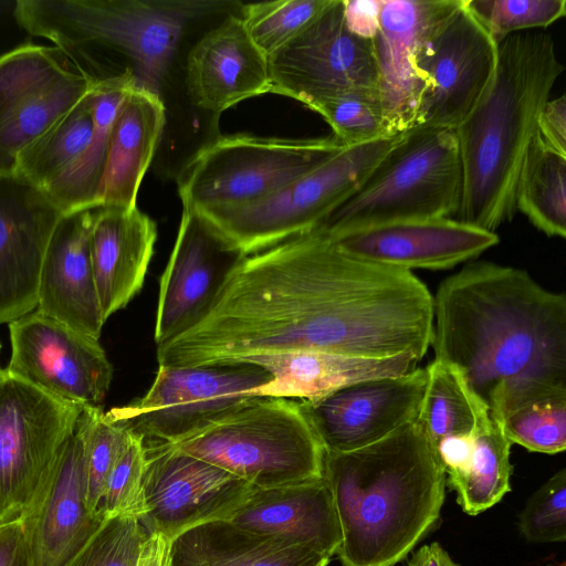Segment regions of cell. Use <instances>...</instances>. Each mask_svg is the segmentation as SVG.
Here are the masks:
<instances>
[{
	"instance_id": "1",
	"label": "cell",
	"mask_w": 566,
	"mask_h": 566,
	"mask_svg": "<svg viewBox=\"0 0 566 566\" xmlns=\"http://www.w3.org/2000/svg\"><path fill=\"white\" fill-rule=\"evenodd\" d=\"M432 325L433 296L411 271L358 259L315 228L245 255L211 311L157 346V361L231 364L284 352L421 360Z\"/></svg>"
},
{
	"instance_id": "2",
	"label": "cell",
	"mask_w": 566,
	"mask_h": 566,
	"mask_svg": "<svg viewBox=\"0 0 566 566\" xmlns=\"http://www.w3.org/2000/svg\"><path fill=\"white\" fill-rule=\"evenodd\" d=\"M430 346L499 422L522 405L566 391V296L525 270L470 262L433 296Z\"/></svg>"
},
{
	"instance_id": "3",
	"label": "cell",
	"mask_w": 566,
	"mask_h": 566,
	"mask_svg": "<svg viewBox=\"0 0 566 566\" xmlns=\"http://www.w3.org/2000/svg\"><path fill=\"white\" fill-rule=\"evenodd\" d=\"M324 479L340 524L343 566H394L440 520L446 473L418 418L367 447L325 452Z\"/></svg>"
},
{
	"instance_id": "4",
	"label": "cell",
	"mask_w": 566,
	"mask_h": 566,
	"mask_svg": "<svg viewBox=\"0 0 566 566\" xmlns=\"http://www.w3.org/2000/svg\"><path fill=\"white\" fill-rule=\"evenodd\" d=\"M563 71L554 40L545 31L517 32L499 42L489 90L454 129L463 176L455 219L492 232L513 219L522 164Z\"/></svg>"
},
{
	"instance_id": "5",
	"label": "cell",
	"mask_w": 566,
	"mask_h": 566,
	"mask_svg": "<svg viewBox=\"0 0 566 566\" xmlns=\"http://www.w3.org/2000/svg\"><path fill=\"white\" fill-rule=\"evenodd\" d=\"M231 2L193 0H19L21 28L50 40L93 87L111 55L130 64L137 87L160 95L187 21Z\"/></svg>"
},
{
	"instance_id": "6",
	"label": "cell",
	"mask_w": 566,
	"mask_h": 566,
	"mask_svg": "<svg viewBox=\"0 0 566 566\" xmlns=\"http://www.w3.org/2000/svg\"><path fill=\"white\" fill-rule=\"evenodd\" d=\"M463 176L455 132H403L360 187L317 228L336 235L402 220L457 216Z\"/></svg>"
},
{
	"instance_id": "7",
	"label": "cell",
	"mask_w": 566,
	"mask_h": 566,
	"mask_svg": "<svg viewBox=\"0 0 566 566\" xmlns=\"http://www.w3.org/2000/svg\"><path fill=\"white\" fill-rule=\"evenodd\" d=\"M171 444L256 489L324 476L325 450L295 399L253 397Z\"/></svg>"
},
{
	"instance_id": "8",
	"label": "cell",
	"mask_w": 566,
	"mask_h": 566,
	"mask_svg": "<svg viewBox=\"0 0 566 566\" xmlns=\"http://www.w3.org/2000/svg\"><path fill=\"white\" fill-rule=\"evenodd\" d=\"M345 147L317 138L232 134L202 145L182 166L177 190L182 208L210 212L262 200Z\"/></svg>"
},
{
	"instance_id": "9",
	"label": "cell",
	"mask_w": 566,
	"mask_h": 566,
	"mask_svg": "<svg viewBox=\"0 0 566 566\" xmlns=\"http://www.w3.org/2000/svg\"><path fill=\"white\" fill-rule=\"evenodd\" d=\"M401 134L345 146L319 166L251 205L197 213L244 255L263 251L321 226L360 187Z\"/></svg>"
},
{
	"instance_id": "10",
	"label": "cell",
	"mask_w": 566,
	"mask_h": 566,
	"mask_svg": "<svg viewBox=\"0 0 566 566\" xmlns=\"http://www.w3.org/2000/svg\"><path fill=\"white\" fill-rule=\"evenodd\" d=\"M272 380L250 363L158 366L143 397L108 411L144 446L175 443L258 397Z\"/></svg>"
},
{
	"instance_id": "11",
	"label": "cell",
	"mask_w": 566,
	"mask_h": 566,
	"mask_svg": "<svg viewBox=\"0 0 566 566\" xmlns=\"http://www.w3.org/2000/svg\"><path fill=\"white\" fill-rule=\"evenodd\" d=\"M83 406L0 375V513H24L46 482Z\"/></svg>"
},
{
	"instance_id": "12",
	"label": "cell",
	"mask_w": 566,
	"mask_h": 566,
	"mask_svg": "<svg viewBox=\"0 0 566 566\" xmlns=\"http://www.w3.org/2000/svg\"><path fill=\"white\" fill-rule=\"evenodd\" d=\"M93 90L56 46L29 42L0 55V175L14 174L20 153Z\"/></svg>"
},
{
	"instance_id": "13",
	"label": "cell",
	"mask_w": 566,
	"mask_h": 566,
	"mask_svg": "<svg viewBox=\"0 0 566 566\" xmlns=\"http://www.w3.org/2000/svg\"><path fill=\"white\" fill-rule=\"evenodd\" d=\"M343 8V0H333L302 33L268 57L271 93L315 112L342 94L378 92L371 40L348 31Z\"/></svg>"
},
{
	"instance_id": "14",
	"label": "cell",
	"mask_w": 566,
	"mask_h": 566,
	"mask_svg": "<svg viewBox=\"0 0 566 566\" xmlns=\"http://www.w3.org/2000/svg\"><path fill=\"white\" fill-rule=\"evenodd\" d=\"M497 57L499 43L463 0L417 53L415 65L428 86L416 126L458 128L489 90Z\"/></svg>"
},
{
	"instance_id": "15",
	"label": "cell",
	"mask_w": 566,
	"mask_h": 566,
	"mask_svg": "<svg viewBox=\"0 0 566 566\" xmlns=\"http://www.w3.org/2000/svg\"><path fill=\"white\" fill-rule=\"evenodd\" d=\"M138 520L167 541L213 520H228L254 489L223 469L171 443L145 446Z\"/></svg>"
},
{
	"instance_id": "16",
	"label": "cell",
	"mask_w": 566,
	"mask_h": 566,
	"mask_svg": "<svg viewBox=\"0 0 566 566\" xmlns=\"http://www.w3.org/2000/svg\"><path fill=\"white\" fill-rule=\"evenodd\" d=\"M7 370L49 395L80 406H101L113 366L99 340L36 308L9 323Z\"/></svg>"
},
{
	"instance_id": "17",
	"label": "cell",
	"mask_w": 566,
	"mask_h": 566,
	"mask_svg": "<svg viewBox=\"0 0 566 566\" xmlns=\"http://www.w3.org/2000/svg\"><path fill=\"white\" fill-rule=\"evenodd\" d=\"M244 256L196 211L182 208L175 245L159 281L157 346L191 329L211 311Z\"/></svg>"
},
{
	"instance_id": "18",
	"label": "cell",
	"mask_w": 566,
	"mask_h": 566,
	"mask_svg": "<svg viewBox=\"0 0 566 566\" xmlns=\"http://www.w3.org/2000/svg\"><path fill=\"white\" fill-rule=\"evenodd\" d=\"M427 368L359 381L322 398L301 401L325 452L373 444L418 418Z\"/></svg>"
},
{
	"instance_id": "19",
	"label": "cell",
	"mask_w": 566,
	"mask_h": 566,
	"mask_svg": "<svg viewBox=\"0 0 566 566\" xmlns=\"http://www.w3.org/2000/svg\"><path fill=\"white\" fill-rule=\"evenodd\" d=\"M463 0H381L379 27L371 40L378 96L388 136L416 126L427 80L415 63L424 39Z\"/></svg>"
},
{
	"instance_id": "20",
	"label": "cell",
	"mask_w": 566,
	"mask_h": 566,
	"mask_svg": "<svg viewBox=\"0 0 566 566\" xmlns=\"http://www.w3.org/2000/svg\"><path fill=\"white\" fill-rule=\"evenodd\" d=\"M84 438L82 408L46 482L22 514L31 566H64L105 521L88 505Z\"/></svg>"
},
{
	"instance_id": "21",
	"label": "cell",
	"mask_w": 566,
	"mask_h": 566,
	"mask_svg": "<svg viewBox=\"0 0 566 566\" xmlns=\"http://www.w3.org/2000/svg\"><path fill=\"white\" fill-rule=\"evenodd\" d=\"M62 216L43 190L0 175V324L36 308L43 258Z\"/></svg>"
},
{
	"instance_id": "22",
	"label": "cell",
	"mask_w": 566,
	"mask_h": 566,
	"mask_svg": "<svg viewBox=\"0 0 566 566\" xmlns=\"http://www.w3.org/2000/svg\"><path fill=\"white\" fill-rule=\"evenodd\" d=\"M329 237L358 259L408 271L450 269L500 241L496 232L447 217L395 221Z\"/></svg>"
},
{
	"instance_id": "23",
	"label": "cell",
	"mask_w": 566,
	"mask_h": 566,
	"mask_svg": "<svg viewBox=\"0 0 566 566\" xmlns=\"http://www.w3.org/2000/svg\"><path fill=\"white\" fill-rule=\"evenodd\" d=\"M187 87L192 103L214 115L271 93L268 57L240 15L228 14L189 51Z\"/></svg>"
},
{
	"instance_id": "24",
	"label": "cell",
	"mask_w": 566,
	"mask_h": 566,
	"mask_svg": "<svg viewBox=\"0 0 566 566\" xmlns=\"http://www.w3.org/2000/svg\"><path fill=\"white\" fill-rule=\"evenodd\" d=\"M91 208L64 213L43 258L36 310L99 339L105 321L90 253Z\"/></svg>"
},
{
	"instance_id": "25",
	"label": "cell",
	"mask_w": 566,
	"mask_h": 566,
	"mask_svg": "<svg viewBox=\"0 0 566 566\" xmlns=\"http://www.w3.org/2000/svg\"><path fill=\"white\" fill-rule=\"evenodd\" d=\"M156 240V222L138 207L91 208L90 253L105 323L140 291Z\"/></svg>"
},
{
	"instance_id": "26",
	"label": "cell",
	"mask_w": 566,
	"mask_h": 566,
	"mask_svg": "<svg viewBox=\"0 0 566 566\" xmlns=\"http://www.w3.org/2000/svg\"><path fill=\"white\" fill-rule=\"evenodd\" d=\"M248 531L291 538L331 558L342 544V530L324 476L256 489L228 518Z\"/></svg>"
},
{
	"instance_id": "27",
	"label": "cell",
	"mask_w": 566,
	"mask_h": 566,
	"mask_svg": "<svg viewBox=\"0 0 566 566\" xmlns=\"http://www.w3.org/2000/svg\"><path fill=\"white\" fill-rule=\"evenodd\" d=\"M250 363L266 369L273 380L256 390L258 396L311 401L353 384L395 377L415 370L420 359L411 354L367 358L323 352H284L249 356Z\"/></svg>"
},
{
	"instance_id": "28",
	"label": "cell",
	"mask_w": 566,
	"mask_h": 566,
	"mask_svg": "<svg viewBox=\"0 0 566 566\" xmlns=\"http://www.w3.org/2000/svg\"><path fill=\"white\" fill-rule=\"evenodd\" d=\"M331 557L291 538L229 520L191 526L168 541L166 566H327Z\"/></svg>"
},
{
	"instance_id": "29",
	"label": "cell",
	"mask_w": 566,
	"mask_h": 566,
	"mask_svg": "<svg viewBox=\"0 0 566 566\" xmlns=\"http://www.w3.org/2000/svg\"><path fill=\"white\" fill-rule=\"evenodd\" d=\"M165 122L160 95L137 86L127 93L112 126L98 206L137 207Z\"/></svg>"
},
{
	"instance_id": "30",
	"label": "cell",
	"mask_w": 566,
	"mask_h": 566,
	"mask_svg": "<svg viewBox=\"0 0 566 566\" xmlns=\"http://www.w3.org/2000/svg\"><path fill=\"white\" fill-rule=\"evenodd\" d=\"M134 86L132 70L126 69L119 76L94 87L91 142L72 168L43 190L63 214L98 206L112 126L123 101Z\"/></svg>"
},
{
	"instance_id": "31",
	"label": "cell",
	"mask_w": 566,
	"mask_h": 566,
	"mask_svg": "<svg viewBox=\"0 0 566 566\" xmlns=\"http://www.w3.org/2000/svg\"><path fill=\"white\" fill-rule=\"evenodd\" d=\"M512 443L493 419L489 408L479 411L474 428V448L469 467L455 476L446 478L455 491L457 502L469 515H478L511 491Z\"/></svg>"
},
{
	"instance_id": "32",
	"label": "cell",
	"mask_w": 566,
	"mask_h": 566,
	"mask_svg": "<svg viewBox=\"0 0 566 566\" xmlns=\"http://www.w3.org/2000/svg\"><path fill=\"white\" fill-rule=\"evenodd\" d=\"M515 208L547 237H566V156L537 133L518 174Z\"/></svg>"
},
{
	"instance_id": "33",
	"label": "cell",
	"mask_w": 566,
	"mask_h": 566,
	"mask_svg": "<svg viewBox=\"0 0 566 566\" xmlns=\"http://www.w3.org/2000/svg\"><path fill=\"white\" fill-rule=\"evenodd\" d=\"M93 91L20 153L15 175L44 190L72 168L93 135Z\"/></svg>"
},
{
	"instance_id": "34",
	"label": "cell",
	"mask_w": 566,
	"mask_h": 566,
	"mask_svg": "<svg viewBox=\"0 0 566 566\" xmlns=\"http://www.w3.org/2000/svg\"><path fill=\"white\" fill-rule=\"evenodd\" d=\"M426 368L428 379L418 420L434 449L446 437L472 432L479 411L488 407L452 365L433 359Z\"/></svg>"
},
{
	"instance_id": "35",
	"label": "cell",
	"mask_w": 566,
	"mask_h": 566,
	"mask_svg": "<svg viewBox=\"0 0 566 566\" xmlns=\"http://www.w3.org/2000/svg\"><path fill=\"white\" fill-rule=\"evenodd\" d=\"M333 0H275L241 6V19L266 57L302 33Z\"/></svg>"
},
{
	"instance_id": "36",
	"label": "cell",
	"mask_w": 566,
	"mask_h": 566,
	"mask_svg": "<svg viewBox=\"0 0 566 566\" xmlns=\"http://www.w3.org/2000/svg\"><path fill=\"white\" fill-rule=\"evenodd\" d=\"M496 423L511 443L528 451L563 452L566 449V391L522 405Z\"/></svg>"
},
{
	"instance_id": "37",
	"label": "cell",
	"mask_w": 566,
	"mask_h": 566,
	"mask_svg": "<svg viewBox=\"0 0 566 566\" xmlns=\"http://www.w3.org/2000/svg\"><path fill=\"white\" fill-rule=\"evenodd\" d=\"M83 411L87 501L91 510L103 516L99 504L104 485L130 432L102 406H84Z\"/></svg>"
},
{
	"instance_id": "38",
	"label": "cell",
	"mask_w": 566,
	"mask_h": 566,
	"mask_svg": "<svg viewBox=\"0 0 566 566\" xmlns=\"http://www.w3.org/2000/svg\"><path fill=\"white\" fill-rule=\"evenodd\" d=\"M344 146L387 137L377 91H355L321 104L316 111Z\"/></svg>"
},
{
	"instance_id": "39",
	"label": "cell",
	"mask_w": 566,
	"mask_h": 566,
	"mask_svg": "<svg viewBox=\"0 0 566 566\" xmlns=\"http://www.w3.org/2000/svg\"><path fill=\"white\" fill-rule=\"evenodd\" d=\"M469 9L499 43L506 36L544 29L566 14L565 0H467Z\"/></svg>"
},
{
	"instance_id": "40",
	"label": "cell",
	"mask_w": 566,
	"mask_h": 566,
	"mask_svg": "<svg viewBox=\"0 0 566 566\" xmlns=\"http://www.w3.org/2000/svg\"><path fill=\"white\" fill-rule=\"evenodd\" d=\"M147 536L136 516L106 518L64 566H136Z\"/></svg>"
},
{
	"instance_id": "41",
	"label": "cell",
	"mask_w": 566,
	"mask_h": 566,
	"mask_svg": "<svg viewBox=\"0 0 566 566\" xmlns=\"http://www.w3.org/2000/svg\"><path fill=\"white\" fill-rule=\"evenodd\" d=\"M523 537L532 543L566 539V469L552 475L527 500L520 514Z\"/></svg>"
},
{
	"instance_id": "42",
	"label": "cell",
	"mask_w": 566,
	"mask_h": 566,
	"mask_svg": "<svg viewBox=\"0 0 566 566\" xmlns=\"http://www.w3.org/2000/svg\"><path fill=\"white\" fill-rule=\"evenodd\" d=\"M145 460L143 440L130 433L104 485L99 513L105 520L123 515L139 516Z\"/></svg>"
},
{
	"instance_id": "43",
	"label": "cell",
	"mask_w": 566,
	"mask_h": 566,
	"mask_svg": "<svg viewBox=\"0 0 566 566\" xmlns=\"http://www.w3.org/2000/svg\"><path fill=\"white\" fill-rule=\"evenodd\" d=\"M0 566H31L22 513H0Z\"/></svg>"
},
{
	"instance_id": "44",
	"label": "cell",
	"mask_w": 566,
	"mask_h": 566,
	"mask_svg": "<svg viewBox=\"0 0 566 566\" xmlns=\"http://www.w3.org/2000/svg\"><path fill=\"white\" fill-rule=\"evenodd\" d=\"M538 137L552 149L566 156V97L548 99L538 117Z\"/></svg>"
},
{
	"instance_id": "45",
	"label": "cell",
	"mask_w": 566,
	"mask_h": 566,
	"mask_svg": "<svg viewBox=\"0 0 566 566\" xmlns=\"http://www.w3.org/2000/svg\"><path fill=\"white\" fill-rule=\"evenodd\" d=\"M474 448V430L441 439L434 450L444 470L446 478L455 476L467 470Z\"/></svg>"
},
{
	"instance_id": "46",
	"label": "cell",
	"mask_w": 566,
	"mask_h": 566,
	"mask_svg": "<svg viewBox=\"0 0 566 566\" xmlns=\"http://www.w3.org/2000/svg\"><path fill=\"white\" fill-rule=\"evenodd\" d=\"M345 24L350 33L373 40L379 27L381 0H343Z\"/></svg>"
},
{
	"instance_id": "47",
	"label": "cell",
	"mask_w": 566,
	"mask_h": 566,
	"mask_svg": "<svg viewBox=\"0 0 566 566\" xmlns=\"http://www.w3.org/2000/svg\"><path fill=\"white\" fill-rule=\"evenodd\" d=\"M406 566H460V564L455 563L438 542H433L415 552Z\"/></svg>"
},
{
	"instance_id": "48",
	"label": "cell",
	"mask_w": 566,
	"mask_h": 566,
	"mask_svg": "<svg viewBox=\"0 0 566 566\" xmlns=\"http://www.w3.org/2000/svg\"><path fill=\"white\" fill-rule=\"evenodd\" d=\"M167 545L163 536L148 534L136 566H166Z\"/></svg>"
},
{
	"instance_id": "49",
	"label": "cell",
	"mask_w": 566,
	"mask_h": 566,
	"mask_svg": "<svg viewBox=\"0 0 566 566\" xmlns=\"http://www.w3.org/2000/svg\"><path fill=\"white\" fill-rule=\"evenodd\" d=\"M0 349H1V344H0ZM3 373V369L1 368L0 366V375Z\"/></svg>"
},
{
	"instance_id": "50",
	"label": "cell",
	"mask_w": 566,
	"mask_h": 566,
	"mask_svg": "<svg viewBox=\"0 0 566 566\" xmlns=\"http://www.w3.org/2000/svg\"><path fill=\"white\" fill-rule=\"evenodd\" d=\"M560 566H564V565H560Z\"/></svg>"
}]
</instances>
